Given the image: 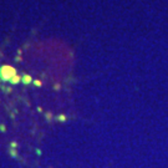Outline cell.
<instances>
[{
    "mask_svg": "<svg viewBox=\"0 0 168 168\" xmlns=\"http://www.w3.org/2000/svg\"><path fill=\"white\" fill-rule=\"evenodd\" d=\"M1 77L4 79V80H9V79H11L14 75H15V70L12 69V67H9V66H4L2 69H1Z\"/></svg>",
    "mask_w": 168,
    "mask_h": 168,
    "instance_id": "1",
    "label": "cell"
},
{
    "mask_svg": "<svg viewBox=\"0 0 168 168\" xmlns=\"http://www.w3.org/2000/svg\"><path fill=\"white\" fill-rule=\"evenodd\" d=\"M11 81H12V82H14V84H16V82H17V81H19V77H16V76H14V77H12V79H11Z\"/></svg>",
    "mask_w": 168,
    "mask_h": 168,
    "instance_id": "2",
    "label": "cell"
},
{
    "mask_svg": "<svg viewBox=\"0 0 168 168\" xmlns=\"http://www.w3.org/2000/svg\"><path fill=\"white\" fill-rule=\"evenodd\" d=\"M24 81H25V82H26V84H27V82H30V77H27V76H26V77H25V80H24Z\"/></svg>",
    "mask_w": 168,
    "mask_h": 168,
    "instance_id": "3",
    "label": "cell"
}]
</instances>
